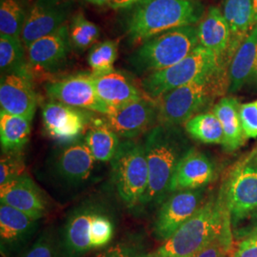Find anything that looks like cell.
I'll return each instance as SVG.
<instances>
[{
  "instance_id": "1",
  "label": "cell",
  "mask_w": 257,
  "mask_h": 257,
  "mask_svg": "<svg viewBox=\"0 0 257 257\" xmlns=\"http://www.w3.org/2000/svg\"><path fill=\"white\" fill-rule=\"evenodd\" d=\"M144 147L149 167V184L141 206L162 205L171 194L170 187L179 161L188 151L189 142L176 126L158 124L148 132Z\"/></svg>"
},
{
  "instance_id": "2",
  "label": "cell",
  "mask_w": 257,
  "mask_h": 257,
  "mask_svg": "<svg viewBox=\"0 0 257 257\" xmlns=\"http://www.w3.org/2000/svg\"><path fill=\"white\" fill-rule=\"evenodd\" d=\"M230 231L231 219L224 185L156 251L160 257H189Z\"/></svg>"
},
{
  "instance_id": "3",
  "label": "cell",
  "mask_w": 257,
  "mask_h": 257,
  "mask_svg": "<svg viewBox=\"0 0 257 257\" xmlns=\"http://www.w3.org/2000/svg\"><path fill=\"white\" fill-rule=\"evenodd\" d=\"M203 13L200 0H141L128 8L125 29L132 42L143 43L175 28L195 25Z\"/></svg>"
},
{
  "instance_id": "4",
  "label": "cell",
  "mask_w": 257,
  "mask_h": 257,
  "mask_svg": "<svg viewBox=\"0 0 257 257\" xmlns=\"http://www.w3.org/2000/svg\"><path fill=\"white\" fill-rule=\"evenodd\" d=\"M229 88L223 67L203 74L192 82L166 92L157 102L158 123L167 126L185 124L194 115L201 113L215 96Z\"/></svg>"
},
{
  "instance_id": "5",
  "label": "cell",
  "mask_w": 257,
  "mask_h": 257,
  "mask_svg": "<svg viewBox=\"0 0 257 257\" xmlns=\"http://www.w3.org/2000/svg\"><path fill=\"white\" fill-rule=\"evenodd\" d=\"M199 46L195 25L175 28L141 43L128 58L139 74H152L180 62Z\"/></svg>"
},
{
  "instance_id": "6",
  "label": "cell",
  "mask_w": 257,
  "mask_h": 257,
  "mask_svg": "<svg viewBox=\"0 0 257 257\" xmlns=\"http://www.w3.org/2000/svg\"><path fill=\"white\" fill-rule=\"evenodd\" d=\"M110 162L114 185L121 201L128 208L141 205L149 184L144 143L132 139L122 142Z\"/></svg>"
},
{
  "instance_id": "7",
  "label": "cell",
  "mask_w": 257,
  "mask_h": 257,
  "mask_svg": "<svg viewBox=\"0 0 257 257\" xmlns=\"http://www.w3.org/2000/svg\"><path fill=\"white\" fill-rule=\"evenodd\" d=\"M221 67L222 58L199 45L180 62L165 70L147 74L141 82L142 90L148 97L157 100L166 92L192 82L203 74L214 72Z\"/></svg>"
},
{
  "instance_id": "8",
  "label": "cell",
  "mask_w": 257,
  "mask_h": 257,
  "mask_svg": "<svg viewBox=\"0 0 257 257\" xmlns=\"http://www.w3.org/2000/svg\"><path fill=\"white\" fill-rule=\"evenodd\" d=\"M46 92L53 100L76 109L91 110L103 115L111 110L99 98L92 74L80 73L48 83Z\"/></svg>"
},
{
  "instance_id": "9",
  "label": "cell",
  "mask_w": 257,
  "mask_h": 257,
  "mask_svg": "<svg viewBox=\"0 0 257 257\" xmlns=\"http://www.w3.org/2000/svg\"><path fill=\"white\" fill-rule=\"evenodd\" d=\"M204 188L172 193L156 214L154 234L158 241L171 238L203 205Z\"/></svg>"
},
{
  "instance_id": "10",
  "label": "cell",
  "mask_w": 257,
  "mask_h": 257,
  "mask_svg": "<svg viewBox=\"0 0 257 257\" xmlns=\"http://www.w3.org/2000/svg\"><path fill=\"white\" fill-rule=\"evenodd\" d=\"M104 116V122L119 137L132 139L154 128L158 122L157 102L145 95Z\"/></svg>"
},
{
  "instance_id": "11",
  "label": "cell",
  "mask_w": 257,
  "mask_h": 257,
  "mask_svg": "<svg viewBox=\"0 0 257 257\" xmlns=\"http://www.w3.org/2000/svg\"><path fill=\"white\" fill-rule=\"evenodd\" d=\"M231 224H238L257 210V167L239 163L225 185Z\"/></svg>"
},
{
  "instance_id": "12",
  "label": "cell",
  "mask_w": 257,
  "mask_h": 257,
  "mask_svg": "<svg viewBox=\"0 0 257 257\" xmlns=\"http://www.w3.org/2000/svg\"><path fill=\"white\" fill-rule=\"evenodd\" d=\"M71 9L72 3L68 0H36L21 34L25 48L65 25Z\"/></svg>"
},
{
  "instance_id": "13",
  "label": "cell",
  "mask_w": 257,
  "mask_h": 257,
  "mask_svg": "<svg viewBox=\"0 0 257 257\" xmlns=\"http://www.w3.org/2000/svg\"><path fill=\"white\" fill-rule=\"evenodd\" d=\"M72 47L69 26L65 24L26 48L30 70L39 73L57 71L67 60Z\"/></svg>"
},
{
  "instance_id": "14",
  "label": "cell",
  "mask_w": 257,
  "mask_h": 257,
  "mask_svg": "<svg viewBox=\"0 0 257 257\" xmlns=\"http://www.w3.org/2000/svg\"><path fill=\"white\" fill-rule=\"evenodd\" d=\"M42 118L47 134L61 144L79 139L89 123L85 111L55 100L43 106Z\"/></svg>"
},
{
  "instance_id": "15",
  "label": "cell",
  "mask_w": 257,
  "mask_h": 257,
  "mask_svg": "<svg viewBox=\"0 0 257 257\" xmlns=\"http://www.w3.org/2000/svg\"><path fill=\"white\" fill-rule=\"evenodd\" d=\"M93 158L84 139L66 144L55 155L53 173L57 180L70 186H79L89 180L94 169Z\"/></svg>"
},
{
  "instance_id": "16",
  "label": "cell",
  "mask_w": 257,
  "mask_h": 257,
  "mask_svg": "<svg viewBox=\"0 0 257 257\" xmlns=\"http://www.w3.org/2000/svg\"><path fill=\"white\" fill-rule=\"evenodd\" d=\"M99 208L97 204L87 203L69 214L59 236L62 257H82L93 249L92 220Z\"/></svg>"
},
{
  "instance_id": "17",
  "label": "cell",
  "mask_w": 257,
  "mask_h": 257,
  "mask_svg": "<svg viewBox=\"0 0 257 257\" xmlns=\"http://www.w3.org/2000/svg\"><path fill=\"white\" fill-rule=\"evenodd\" d=\"M0 202L37 220L48 212L44 193L27 174L0 185Z\"/></svg>"
},
{
  "instance_id": "18",
  "label": "cell",
  "mask_w": 257,
  "mask_h": 257,
  "mask_svg": "<svg viewBox=\"0 0 257 257\" xmlns=\"http://www.w3.org/2000/svg\"><path fill=\"white\" fill-rule=\"evenodd\" d=\"M38 229V220L10 206H0V250L5 257L22 251Z\"/></svg>"
},
{
  "instance_id": "19",
  "label": "cell",
  "mask_w": 257,
  "mask_h": 257,
  "mask_svg": "<svg viewBox=\"0 0 257 257\" xmlns=\"http://www.w3.org/2000/svg\"><path fill=\"white\" fill-rule=\"evenodd\" d=\"M1 110L33 120L37 98L31 74H3L0 82Z\"/></svg>"
},
{
  "instance_id": "20",
  "label": "cell",
  "mask_w": 257,
  "mask_h": 257,
  "mask_svg": "<svg viewBox=\"0 0 257 257\" xmlns=\"http://www.w3.org/2000/svg\"><path fill=\"white\" fill-rule=\"evenodd\" d=\"M213 178L214 166L211 159L202 152L191 148L175 169L170 193L202 189Z\"/></svg>"
},
{
  "instance_id": "21",
  "label": "cell",
  "mask_w": 257,
  "mask_h": 257,
  "mask_svg": "<svg viewBox=\"0 0 257 257\" xmlns=\"http://www.w3.org/2000/svg\"><path fill=\"white\" fill-rule=\"evenodd\" d=\"M228 79L230 93L238 92L248 83L257 82V25L232 56Z\"/></svg>"
},
{
  "instance_id": "22",
  "label": "cell",
  "mask_w": 257,
  "mask_h": 257,
  "mask_svg": "<svg viewBox=\"0 0 257 257\" xmlns=\"http://www.w3.org/2000/svg\"><path fill=\"white\" fill-rule=\"evenodd\" d=\"M94 85L99 98L110 110L127 105L146 95L144 92H140L127 74L119 71L94 76Z\"/></svg>"
},
{
  "instance_id": "23",
  "label": "cell",
  "mask_w": 257,
  "mask_h": 257,
  "mask_svg": "<svg viewBox=\"0 0 257 257\" xmlns=\"http://www.w3.org/2000/svg\"><path fill=\"white\" fill-rule=\"evenodd\" d=\"M199 45L223 59L230 43V30L220 10L212 7L203 17L197 26Z\"/></svg>"
},
{
  "instance_id": "24",
  "label": "cell",
  "mask_w": 257,
  "mask_h": 257,
  "mask_svg": "<svg viewBox=\"0 0 257 257\" xmlns=\"http://www.w3.org/2000/svg\"><path fill=\"white\" fill-rule=\"evenodd\" d=\"M212 112L220 121L224 132L223 148L227 152H234L246 141L240 118V104L234 97H223L217 102Z\"/></svg>"
},
{
  "instance_id": "25",
  "label": "cell",
  "mask_w": 257,
  "mask_h": 257,
  "mask_svg": "<svg viewBox=\"0 0 257 257\" xmlns=\"http://www.w3.org/2000/svg\"><path fill=\"white\" fill-rule=\"evenodd\" d=\"M223 16L230 30L228 55L233 56L236 50L253 29L251 0H225Z\"/></svg>"
},
{
  "instance_id": "26",
  "label": "cell",
  "mask_w": 257,
  "mask_h": 257,
  "mask_svg": "<svg viewBox=\"0 0 257 257\" xmlns=\"http://www.w3.org/2000/svg\"><path fill=\"white\" fill-rule=\"evenodd\" d=\"M95 161H111L119 149V136L104 122L92 124L83 138Z\"/></svg>"
},
{
  "instance_id": "27",
  "label": "cell",
  "mask_w": 257,
  "mask_h": 257,
  "mask_svg": "<svg viewBox=\"0 0 257 257\" xmlns=\"http://www.w3.org/2000/svg\"><path fill=\"white\" fill-rule=\"evenodd\" d=\"M32 120L0 111V141L2 152L21 151L31 135Z\"/></svg>"
},
{
  "instance_id": "28",
  "label": "cell",
  "mask_w": 257,
  "mask_h": 257,
  "mask_svg": "<svg viewBox=\"0 0 257 257\" xmlns=\"http://www.w3.org/2000/svg\"><path fill=\"white\" fill-rule=\"evenodd\" d=\"M20 37L0 35V69L1 74H31L27 52Z\"/></svg>"
},
{
  "instance_id": "29",
  "label": "cell",
  "mask_w": 257,
  "mask_h": 257,
  "mask_svg": "<svg viewBox=\"0 0 257 257\" xmlns=\"http://www.w3.org/2000/svg\"><path fill=\"white\" fill-rule=\"evenodd\" d=\"M186 132L206 144H223L224 132L220 121L212 111L201 112L185 123Z\"/></svg>"
},
{
  "instance_id": "30",
  "label": "cell",
  "mask_w": 257,
  "mask_h": 257,
  "mask_svg": "<svg viewBox=\"0 0 257 257\" xmlns=\"http://www.w3.org/2000/svg\"><path fill=\"white\" fill-rule=\"evenodd\" d=\"M27 15L25 7L19 0H1L0 35L21 38Z\"/></svg>"
},
{
  "instance_id": "31",
  "label": "cell",
  "mask_w": 257,
  "mask_h": 257,
  "mask_svg": "<svg viewBox=\"0 0 257 257\" xmlns=\"http://www.w3.org/2000/svg\"><path fill=\"white\" fill-rule=\"evenodd\" d=\"M117 57V43L106 40L93 45L88 56V63L93 76H101L114 71L113 65Z\"/></svg>"
},
{
  "instance_id": "32",
  "label": "cell",
  "mask_w": 257,
  "mask_h": 257,
  "mask_svg": "<svg viewBox=\"0 0 257 257\" xmlns=\"http://www.w3.org/2000/svg\"><path fill=\"white\" fill-rule=\"evenodd\" d=\"M72 46L77 51H85L95 44L100 37V30L79 13L75 15L69 27Z\"/></svg>"
},
{
  "instance_id": "33",
  "label": "cell",
  "mask_w": 257,
  "mask_h": 257,
  "mask_svg": "<svg viewBox=\"0 0 257 257\" xmlns=\"http://www.w3.org/2000/svg\"><path fill=\"white\" fill-rule=\"evenodd\" d=\"M21 257H62L60 238L52 229H47L39 234Z\"/></svg>"
},
{
  "instance_id": "34",
  "label": "cell",
  "mask_w": 257,
  "mask_h": 257,
  "mask_svg": "<svg viewBox=\"0 0 257 257\" xmlns=\"http://www.w3.org/2000/svg\"><path fill=\"white\" fill-rule=\"evenodd\" d=\"M114 224L110 214L100 207L92 220V243L93 249L106 247L112 239Z\"/></svg>"
},
{
  "instance_id": "35",
  "label": "cell",
  "mask_w": 257,
  "mask_h": 257,
  "mask_svg": "<svg viewBox=\"0 0 257 257\" xmlns=\"http://www.w3.org/2000/svg\"><path fill=\"white\" fill-rule=\"evenodd\" d=\"M26 174V165L21 151L2 152L0 159L1 185Z\"/></svg>"
},
{
  "instance_id": "36",
  "label": "cell",
  "mask_w": 257,
  "mask_h": 257,
  "mask_svg": "<svg viewBox=\"0 0 257 257\" xmlns=\"http://www.w3.org/2000/svg\"><path fill=\"white\" fill-rule=\"evenodd\" d=\"M233 244L232 231L227 232L219 238L199 249L189 257H229Z\"/></svg>"
},
{
  "instance_id": "37",
  "label": "cell",
  "mask_w": 257,
  "mask_h": 257,
  "mask_svg": "<svg viewBox=\"0 0 257 257\" xmlns=\"http://www.w3.org/2000/svg\"><path fill=\"white\" fill-rule=\"evenodd\" d=\"M240 118L247 139L257 138V99L240 105Z\"/></svg>"
},
{
  "instance_id": "38",
  "label": "cell",
  "mask_w": 257,
  "mask_h": 257,
  "mask_svg": "<svg viewBox=\"0 0 257 257\" xmlns=\"http://www.w3.org/2000/svg\"><path fill=\"white\" fill-rule=\"evenodd\" d=\"M136 243H119L105 249L94 257H137L143 254Z\"/></svg>"
},
{
  "instance_id": "39",
  "label": "cell",
  "mask_w": 257,
  "mask_h": 257,
  "mask_svg": "<svg viewBox=\"0 0 257 257\" xmlns=\"http://www.w3.org/2000/svg\"><path fill=\"white\" fill-rule=\"evenodd\" d=\"M232 257H257V235L241 237Z\"/></svg>"
},
{
  "instance_id": "40",
  "label": "cell",
  "mask_w": 257,
  "mask_h": 257,
  "mask_svg": "<svg viewBox=\"0 0 257 257\" xmlns=\"http://www.w3.org/2000/svg\"><path fill=\"white\" fill-rule=\"evenodd\" d=\"M92 4L107 6L112 9H128L141 0H85Z\"/></svg>"
},
{
  "instance_id": "41",
  "label": "cell",
  "mask_w": 257,
  "mask_h": 257,
  "mask_svg": "<svg viewBox=\"0 0 257 257\" xmlns=\"http://www.w3.org/2000/svg\"><path fill=\"white\" fill-rule=\"evenodd\" d=\"M244 220L247 221V223L236 230L239 238L247 235H257V210Z\"/></svg>"
},
{
  "instance_id": "42",
  "label": "cell",
  "mask_w": 257,
  "mask_h": 257,
  "mask_svg": "<svg viewBox=\"0 0 257 257\" xmlns=\"http://www.w3.org/2000/svg\"><path fill=\"white\" fill-rule=\"evenodd\" d=\"M242 162L246 163V164H249V165L257 167V145Z\"/></svg>"
},
{
  "instance_id": "43",
  "label": "cell",
  "mask_w": 257,
  "mask_h": 257,
  "mask_svg": "<svg viewBox=\"0 0 257 257\" xmlns=\"http://www.w3.org/2000/svg\"><path fill=\"white\" fill-rule=\"evenodd\" d=\"M251 1H252V15H253L252 24L254 28L257 25V0H251Z\"/></svg>"
},
{
  "instance_id": "44",
  "label": "cell",
  "mask_w": 257,
  "mask_h": 257,
  "mask_svg": "<svg viewBox=\"0 0 257 257\" xmlns=\"http://www.w3.org/2000/svg\"><path fill=\"white\" fill-rule=\"evenodd\" d=\"M137 257H160V255L158 254L157 251H155V252H151V253H143V254Z\"/></svg>"
},
{
  "instance_id": "45",
  "label": "cell",
  "mask_w": 257,
  "mask_h": 257,
  "mask_svg": "<svg viewBox=\"0 0 257 257\" xmlns=\"http://www.w3.org/2000/svg\"><path fill=\"white\" fill-rule=\"evenodd\" d=\"M257 83V82H256Z\"/></svg>"
}]
</instances>
